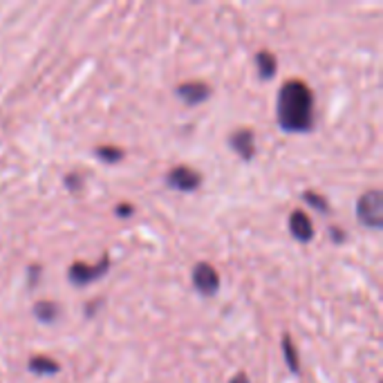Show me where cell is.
Listing matches in <instances>:
<instances>
[{"label":"cell","instance_id":"9a60e30c","mask_svg":"<svg viewBox=\"0 0 383 383\" xmlns=\"http://www.w3.org/2000/svg\"><path fill=\"white\" fill-rule=\"evenodd\" d=\"M65 186L70 188V190H79L81 186H84V177L76 175V173H70L65 177Z\"/></svg>","mask_w":383,"mask_h":383},{"label":"cell","instance_id":"9c48e42d","mask_svg":"<svg viewBox=\"0 0 383 383\" xmlns=\"http://www.w3.org/2000/svg\"><path fill=\"white\" fill-rule=\"evenodd\" d=\"M256 65H258V76L263 81H269L276 76V70H278V59L273 57L271 52L263 50L256 54Z\"/></svg>","mask_w":383,"mask_h":383},{"label":"cell","instance_id":"e0dca14e","mask_svg":"<svg viewBox=\"0 0 383 383\" xmlns=\"http://www.w3.org/2000/svg\"><path fill=\"white\" fill-rule=\"evenodd\" d=\"M330 238H332L334 242H343V240H345L343 231H341L338 227H332V229H330Z\"/></svg>","mask_w":383,"mask_h":383},{"label":"cell","instance_id":"2e32d148","mask_svg":"<svg viewBox=\"0 0 383 383\" xmlns=\"http://www.w3.org/2000/svg\"><path fill=\"white\" fill-rule=\"evenodd\" d=\"M132 213H135L132 204H119V207H115V215H119V217H130Z\"/></svg>","mask_w":383,"mask_h":383},{"label":"cell","instance_id":"ac0fdd59","mask_svg":"<svg viewBox=\"0 0 383 383\" xmlns=\"http://www.w3.org/2000/svg\"><path fill=\"white\" fill-rule=\"evenodd\" d=\"M38 276H40V267H30V278H27V282H30V287H34V285H36Z\"/></svg>","mask_w":383,"mask_h":383},{"label":"cell","instance_id":"6da1fadb","mask_svg":"<svg viewBox=\"0 0 383 383\" xmlns=\"http://www.w3.org/2000/svg\"><path fill=\"white\" fill-rule=\"evenodd\" d=\"M276 117L287 132H307L314 126V92L300 79H290L280 86Z\"/></svg>","mask_w":383,"mask_h":383},{"label":"cell","instance_id":"7a4b0ae2","mask_svg":"<svg viewBox=\"0 0 383 383\" xmlns=\"http://www.w3.org/2000/svg\"><path fill=\"white\" fill-rule=\"evenodd\" d=\"M357 217L363 227H370V229L383 227V195H381V190L372 188L359 198Z\"/></svg>","mask_w":383,"mask_h":383},{"label":"cell","instance_id":"8992f818","mask_svg":"<svg viewBox=\"0 0 383 383\" xmlns=\"http://www.w3.org/2000/svg\"><path fill=\"white\" fill-rule=\"evenodd\" d=\"M177 97H180L186 105H198L211 97V88L202 81H186V84L177 86Z\"/></svg>","mask_w":383,"mask_h":383},{"label":"cell","instance_id":"3957f363","mask_svg":"<svg viewBox=\"0 0 383 383\" xmlns=\"http://www.w3.org/2000/svg\"><path fill=\"white\" fill-rule=\"evenodd\" d=\"M108 269H110V258H108V253H103L99 263H94V265L72 263L70 269H67V280H70L74 287H86L94 280H99L101 276H105Z\"/></svg>","mask_w":383,"mask_h":383},{"label":"cell","instance_id":"ba28073f","mask_svg":"<svg viewBox=\"0 0 383 383\" xmlns=\"http://www.w3.org/2000/svg\"><path fill=\"white\" fill-rule=\"evenodd\" d=\"M287 227H290V234H292L294 240L303 242V244L309 242V240H314V224H311L307 213L294 211V213L290 215V222H287Z\"/></svg>","mask_w":383,"mask_h":383},{"label":"cell","instance_id":"277c9868","mask_svg":"<svg viewBox=\"0 0 383 383\" xmlns=\"http://www.w3.org/2000/svg\"><path fill=\"white\" fill-rule=\"evenodd\" d=\"M164 180H166V186L180 190V193H193L202 184V175L190 166H175L166 173Z\"/></svg>","mask_w":383,"mask_h":383},{"label":"cell","instance_id":"4fadbf2b","mask_svg":"<svg viewBox=\"0 0 383 383\" xmlns=\"http://www.w3.org/2000/svg\"><path fill=\"white\" fill-rule=\"evenodd\" d=\"M282 352H285V359H287V365H290L292 372H298L300 370V363H298V350L294 345V341L290 336L282 338Z\"/></svg>","mask_w":383,"mask_h":383},{"label":"cell","instance_id":"d6986e66","mask_svg":"<svg viewBox=\"0 0 383 383\" xmlns=\"http://www.w3.org/2000/svg\"><path fill=\"white\" fill-rule=\"evenodd\" d=\"M229 383H251V381H249V377L244 375V372H238V375H236L234 379H231Z\"/></svg>","mask_w":383,"mask_h":383},{"label":"cell","instance_id":"5b68a950","mask_svg":"<svg viewBox=\"0 0 383 383\" xmlns=\"http://www.w3.org/2000/svg\"><path fill=\"white\" fill-rule=\"evenodd\" d=\"M190 278H193V285L195 290L204 296H215L217 290H220V276H217V271L213 265L209 263H198L193 267V273H190Z\"/></svg>","mask_w":383,"mask_h":383},{"label":"cell","instance_id":"8fae6325","mask_svg":"<svg viewBox=\"0 0 383 383\" xmlns=\"http://www.w3.org/2000/svg\"><path fill=\"white\" fill-rule=\"evenodd\" d=\"M59 314H61V307L54 303V300H38L34 305V316L40 323H54L59 319Z\"/></svg>","mask_w":383,"mask_h":383},{"label":"cell","instance_id":"5bb4252c","mask_svg":"<svg viewBox=\"0 0 383 383\" xmlns=\"http://www.w3.org/2000/svg\"><path fill=\"white\" fill-rule=\"evenodd\" d=\"M305 202L309 204L311 209H316L321 213H327V209H330V204H327V200L319 193H314V190H305Z\"/></svg>","mask_w":383,"mask_h":383},{"label":"cell","instance_id":"30bf717a","mask_svg":"<svg viewBox=\"0 0 383 383\" xmlns=\"http://www.w3.org/2000/svg\"><path fill=\"white\" fill-rule=\"evenodd\" d=\"M27 367H30V372H34L38 377H50V375H57L61 370V365L57 361H54L52 357H43V354L32 357L30 363H27Z\"/></svg>","mask_w":383,"mask_h":383},{"label":"cell","instance_id":"7c38bea8","mask_svg":"<svg viewBox=\"0 0 383 383\" xmlns=\"http://www.w3.org/2000/svg\"><path fill=\"white\" fill-rule=\"evenodd\" d=\"M94 153H97V157H99L101 161H105V164H117V161L124 159V150L117 148L115 144L99 146L97 150H94Z\"/></svg>","mask_w":383,"mask_h":383},{"label":"cell","instance_id":"52a82bcc","mask_svg":"<svg viewBox=\"0 0 383 383\" xmlns=\"http://www.w3.org/2000/svg\"><path fill=\"white\" fill-rule=\"evenodd\" d=\"M229 144L242 159H251L256 155V135L249 128H238L236 132H231Z\"/></svg>","mask_w":383,"mask_h":383}]
</instances>
